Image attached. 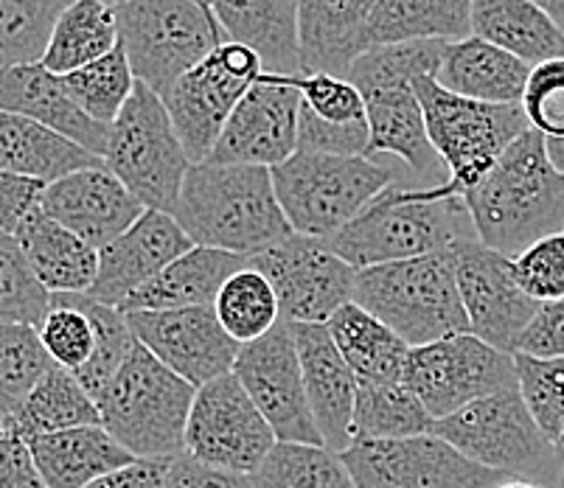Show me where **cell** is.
<instances>
[{
    "mask_svg": "<svg viewBox=\"0 0 564 488\" xmlns=\"http://www.w3.org/2000/svg\"><path fill=\"white\" fill-rule=\"evenodd\" d=\"M460 199L480 245L506 259L564 234V174L547 161L545 135L536 130L522 132Z\"/></svg>",
    "mask_w": 564,
    "mask_h": 488,
    "instance_id": "1",
    "label": "cell"
},
{
    "mask_svg": "<svg viewBox=\"0 0 564 488\" xmlns=\"http://www.w3.org/2000/svg\"><path fill=\"white\" fill-rule=\"evenodd\" d=\"M444 45L438 40L424 43L377 45L357 56L346 79L360 90L366 101V121L371 141L366 158L393 155L419 180L441 186L438 172H447L430 143L422 101L413 82L419 76H435Z\"/></svg>",
    "mask_w": 564,
    "mask_h": 488,
    "instance_id": "2",
    "label": "cell"
},
{
    "mask_svg": "<svg viewBox=\"0 0 564 488\" xmlns=\"http://www.w3.org/2000/svg\"><path fill=\"white\" fill-rule=\"evenodd\" d=\"M194 248L250 256L290 239L273 186V169L194 163L172 214Z\"/></svg>",
    "mask_w": 564,
    "mask_h": 488,
    "instance_id": "3",
    "label": "cell"
},
{
    "mask_svg": "<svg viewBox=\"0 0 564 488\" xmlns=\"http://www.w3.org/2000/svg\"><path fill=\"white\" fill-rule=\"evenodd\" d=\"M469 239L478 236L464 199L435 197L430 188L391 186L332 234L326 245L354 270H368L444 253Z\"/></svg>",
    "mask_w": 564,
    "mask_h": 488,
    "instance_id": "4",
    "label": "cell"
},
{
    "mask_svg": "<svg viewBox=\"0 0 564 488\" xmlns=\"http://www.w3.org/2000/svg\"><path fill=\"white\" fill-rule=\"evenodd\" d=\"M194 395V384L169 371L135 343L96 395V404L101 426L132 457L172 460L186 452V424Z\"/></svg>",
    "mask_w": 564,
    "mask_h": 488,
    "instance_id": "5",
    "label": "cell"
},
{
    "mask_svg": "<svg viewBox=\"0 0 564 488\" xmlns=\"http://www.w3.org/2000/svg\"><path fill=\"white\" fill-rule=\"evenodd\" d=\"M351 301L393 328L410 348L469 334L453 250L357 270Z\"/></svg>",
    "mask_w": 564,
    "mask_h": 488,
    "instance_id": "6",
    "label": "cell"
},
{
    "mask_svg": "<svg viewBox=\"0 0 564 488\" xmlns=\"http://www.w3.org/2000/svg\"><path fill=\"white\" fill-rule=\"evenodd\" d=\"M435 155L447 169V183L430 186L435 197H464L502 152L531 130L522 105H489L455 96L424 74L413 82Z\"/></svg>",
    "mask_w": 564,
    "mask_h": 488,
    "instance_id": "7",
    "label": "cell"
},
{
    "mask_svg": "<svg viewBox=\"0 0 564 488\" xmlns=\"http://www.w3.org/2000/svg\"><path fill=\"white\" fill-rule=\"evenodd\" d=\"M399 177L366 155L343 158L295 152L273 169V186L286 223L295 234L329 239Z\"/></svg>",
    "mask_w": 564,
    "mask_h": 488,
    "instance_id": "8",
    "label": "cell"
},
{
    "mask_svg": "<svg viewBox=\"0 0 564 488\" xmlns=\"http://www.w3.org/2000/svg\"><path fill=\"white\" fill-rule=\"evenodd\" d=\"M118 37L138 82L166 96L225 34L205 0H127L116 7Z\"/></svg>",
    "mask_w": 564,
    "mask_h": 488,
    "instance_id": "9",
    "label": "cell"
},
{
    "mask_svg": "<svg viewBox=\"0 0 564 488\" xmlns=\"http://www.w3.org/2000/svg\"><path fill=\"white\" fill-rule=\"evenodd\" d=\"M105 166L141 199L143 208L174 214L194 163L163 99L143 82H135L130 101L110 124Z\"/></svg>",
    "mask_w": 564,
    "mask_h": 488,
    "instance_id": "10",
    "label": "cell"
},
{
    "mask_svg": "<svg viewBox=\"0 0 564 488\" xmlns=\"http://www.w3.org/2000/svg\"><path fill=\"white\" fill-rule=\"evenodd\" d=\"M430 433L447 441L475 464L506 477L525 480L545 475L553 464H558L522 399L520 384L497 390L447 419L433 421Z\"/></svg>",
    "mask_w": 564,
    "mask_h": 488,
    "instance_id": "11",
    "label": "cell"
},
{
    "mask_svg": "<svg viewBox=\"0 0 564 488\" xmlns=\"http://www.w3.org/2000/svg\"><path fill=\"white\" fill-rule=\"evenodd\" d=\"M404 384L433 421L458 413L466 404L497 390L517 388L514 354L489 346L475 334H453L427 346L410 348Z\"/></svg>",
    "mask_w": 564,
    "mask_h": 488,
    "instance_id": "12",
    "label": "cell"
},
{
    "mask_svg": "<svg viewBox=\"0 0 564 488\" xmlns=\"http://www.w3.org/2000/svg\"><path fill=\"white\" fill-rule=\"evenodd\" d=\"M261 74L264 68L253 51L225 40L203 63L174 82L172 90L163 96V105L192 163L212 158L230 112Z\"/></svg>",
    "mask_w": 564,
    "mask_h": 488,
    "instance_id": "13",
    "label": "cell"
},
{
    "mask_svg": "<svg viewBox=\"0 0 564 488\" xmlns=\"http://www.w3.org/2000/svg\"><path fill=\"white\" fill-rule=\"evenodd\" d=\"M340 457L357 488H495L509 480L433 433L357 438Z\"/></svg>",
    "mask_w": 564,
    "mask_h": 488,
    "instance_id": "14",
    "label": "cell"
},
{
    "mask_svg": "<svg viewBox=\"0 0 564 488\" xmlns=\"http://www.w3.org/2000/svg\"><path fill=\"white\" fill-rule=\"evenodd\" d=\"M37 334L51 362L74 373L94 399L138 343L124 312L90 295L51 297Z\"/></svg>",
    "mask_w": 564,
    "mask_h": 488,
    "instance_id": "15",
    "label": "cell"
},
{
    "mask_svg": "<svg viewBox=\"0 0 564 488\" xmlns=\"http://www.w3.org/2000/svg\"><path fill=\"white\" fill-rule=\"evenodd\" d=\"M275 444L273 430L234 373L197 388L186 424V455L253 477Z\"/></svg>",
    "mask_w": 564,
    "mask_h": 488,
    "instance_id": "16",
    "label": "cell"
},
{
    "mask_svg": "<svg viewBox=\"0 0 564 488\" xmlns=\"http://www.w3.org/2000/svg\"><path fill=\"white\" fill-rule=\"evenodd\" d=\"M248 264L264 272V279L273 284L284 323L326 326L354 297L357 270L332 253L326 239L292 234L273 248L250 256Z\"/></svg>",
    "mask_w": 564,
    "mask_h": 488,
    "instance_id": "17",
    "label": "cell"
},
{
    "mask_svg": "<svg viewBox=\"0 0 564 488\" xmlns=\"http://www.w3.org/2000/svg\"><path fill=\"white\" fill-rule=\"evenodd\" d=\"M234 377L242 382L259 413L281 444L323 446L306 399L299 346L290 323H279L270 334L239 348Z\"/></svg>",
    "mask_w": 564,
    "mask_h": 488,
    "instance_id": "18",
    "label": "cell"
},
{
    "mask_svg": "<svg viewBox=\"0 0 564 488\" xmlns=\"http://www.w3.org/2000/svg\"><path fill=\"white\" fill-rule=\"evenodd\" d=\"M455 281L464 303L469 334L506 354H514L522 332L536 317L542 303L522 292L514 264L478 239L458 241L453 248Z\"/></svg>",
    "mask_w": 564,
    "mask_h": 488,
    "instance_id": "19",
    "label": "cell"
},
{
    "mask_svg": "<svg viewBox=\"0 0 564 488\" xmlns=\"http://www.w3.org/2000/svg\"><path fill=\"white\" fill-rule=\"evenodd\" d=\"M299 116L301 94L295 79L261 74L230 112L228 124L205 163L281 166L299 152Z\"/></svg>",
    "mask_w": 564,
    "mask_h": 488,
    "instance_id": "20",
    "label": "cell"
},
{
    "mask_svg": "<svg viewBox=\"0 0 564 488\" xmlns=\"http://www.w3.org/2000/svg\"><path fill=\"white\" fill-rule=\"evenodd\" d=\"M135 340L194 388L234 373L239 343L217 321L214 306L169 312H130Z\"/></svg>",
    "mask_w": 564,
    "mask_h": 488,
    "instance_id": "21",
    "label": "cell"
},
{
    "mask_svg": "<svg viewBox=\"0 0 564 488\" xmlns=\"http://www.w3.org/2000/svg\"><path fill=\"white\" fill-rule=\"evenodd\" d=\"M192 248L194 241L172 214L143 210L135 225L99 250V275L87 295L118 310L127 297L135 295Z\"/></svg>",
    "mask_w": 564,
    "mask_h": 488,
    "instance_id": "22",
    "label": "cell"
},
{
    "mask_svg": "<svg viewBox=\"0 0 564 488\" xmlns=\"http://www.w3.org/2000/svg\"><path fill=\"white\" fill-rule=\"evenodd\" d=\"M40 208L96 250L107 248L147 210L107 166L82 169L45 186Z\"/></svg>",
    "mask_w": 564,
    "mask_h": 488,
    "instance_id": "23",
    "label": "cell"
},
{
    "mask_svg": "<svg viewBox=\"0 0 564 488\" xmlns=\"http://www.w3.org/2000/svg\"><path fill=\"white\" fill-rule=\"evenodd\" d=\"M299 346L301 371H304L306 399L323 446L337 455L357 441L354 433V402H357V379L337 351L326 326L317 323H290Z\"/></svg>",
    "mask_w": 564,
    "mask_h": 488,
    "instance_id": "24",
    "label": "cell"
},
{
    "mask_svg": "<svg viewBox=\"0 0 564 488\" xmlns=\"http://www.w3.org/2000/svg\"><path fill=\"white\" fill-rule=\"evenodd\" d=\"M0 110L32 118L105 161L110 127L87 116L70 96L63 76H56L43 63L0 71Z\"/></svg>",
    "mask_w": 564,
    "mask_h": 488,
    "instance_id": "25",
    "label": "cell"
},
{
    "mask_svg": "<svg viewBox=\"0 0 564 488\" xmlns=\"http://www.w3.org/2000/svg\"><path fill=\"white\" fill-rule=\"evenodd\" d=\"M225 40L253 51L264 74L304 76L299 12L301 0H205Z\"/></svg>",
    "mask_w": 564,
    "mask_h": 488,
    "instance_id": "26",
    "label": "cell"
},
{
    "mask_svg": "<svg viewBox=\"0 0 564 488\" xmlns=\"http://www.w3.org/2000/svg\"><path fill=\"white\" fill-rule=\"evenodd\" d=\"M377 0H301L299 34L306 74L346 79L357 56L366 54L368 20Z\"/></svg>",
    "mask_w": 564,
    "mask_h": 488,
    "instance_id": "27",
    "label": "cell"
},
{
    "mask_svg": "<svg viewBox=\"0 0 564 488\" xmlns=\"http://www.w3.org/2000/svg\"><path fill=\"white\" fill-rule=\"evenodd\" d=\"M528 76L531 65L475 34L444 45L441 65L435 71V82L444 90L489 105H520Z\"/></svg>",
    "mask_w": 564,
    "mask_h": 488,
    "instance_id": "28",
    "label": "cell"
},
{
    "mask_svg": "<svg viewBox=\"0 0 564 488\" xmlns=\"http://www.w3.org/2000/svg\"><path fill=\"white\" fill-rule=\"evenodd\" d=\"M250 259L225 250L192 248L186 256L174 259L161 275L127 297L118 310L130 312H169V310H197L214 306L225 281L248 267Z\"/></svg>",
    "mask_w": 564,
    "mask_h": 488,
    "instance_id": "29",
    "label": "cell"
},
{
    "mask_svg": "<svg viewBox=\"0 0 564 488\" xmlns=\"http://www.w3.org/2000/svg\"><path fill=\"white\" fill-rule=\"evenodd\" d=\"M29 446L45 488H87L135 460L101 424L37 435Z\"/></svg>",
    "mask_w": 564,
    "mask_h": 488,
    "instance_id": "30",
    "label": "cell"
},
{
    "mask_svg": "<svg viewBox=\"0 0 564 488\" xmlns=\"http://www.w3.org/2000/svg\"><path fill=\"white\" fill-rule=\"evenodd\" d=\"M34 275L51 295H87L99 275V250L37 208L18 230Z\"/></svg>",
    "mask_w": 564,
    "mask_h": 488,
    "instance_id": "31",
    "label": "cell"
},
{
    "mask_svg": "<svg viewBox=\"0 0 564 488\" xmlns=\"http://www.w3.org/2000/svg\"><path fill=\"white\" fill-rule=\"evenodd\" d=\"M105 166L70 138L37 124L32 118L0 110V169L20 177L40 180L45 186L82 169Z\"/></svg>",
    "mask_w": 564,
    "mask_h": 488,
    "instance_id": "32",
    "label": "cell"
},
{
    "mask_svg": "<svg viewBox=\"0 0 564 488\" xmlns=\"http://www.w3.org/2000/svg\"><path fill=\"white\" fill-rule=\"evenodd\" d=\"M326 328L357 384L404 382L410 346L371 312L348 301L329 317Z\"/></svg>",
    "mask_w": 564,
    "mask_h": 488,
    "instance_id": "33",
    "label": "cell"
},
{
    "mask_svg": "<svg viewBox=\"0 0 564 488\" xmlns=\"http://www.w3.org/2000/svg\"><path fill=\"white\" fill-rule=\"evenodd\" d=\"M471 34L531 68L564 56V32L531 0H471Z\"/></svg>",
    "mask_w": 564,
    "mask_h": 488,
    "instance_id": "34",
    "label": "cell"
},
{
    "mask_svg": "<svg viewBox=\"0 0 564 488\" xmlns=\"http://www.w3.org/2000/svg\"><path fill=\"white\" fill-rule=\"evenodd\" d=\"M471 37V0H377L368 20V45L458 43Z\"/></svg>",
    "mask_w": 564,
    "mask_h": 488,
    "instance_id": "35",
    "label": "cell"
},
{
    "mask_svg": "<svg viewBox=\"0 0 564 488\" xmlns=\"http://www.w3.org/2000/svg\"><path fill=\"white\" fill-rule=\"evenodd\" d=\"M118 14L105 0H74L51 32L43 65L56 76H68L118 48Z\"/></svg>",
    "mask_w": 564,
    "mask_h": 488,
    "instance_id": "36",
    "label": "cell"
},
{
    "mask_svg": "<svg viewBox=\"0 0 564 488\" xmlns=\"http://www.w3.org/2000/svg\"><path fill=\"white\" fill-rule=\"evenodd\" d=\"M90 424H101L99 404L82 388L79 379L59 365H51L45 377L34 384L23 408L9 419V426L25 441Z\"/></svg>",
    "mask_w": 564,
    "mask_h": 488,
    "instance_id": "37",
    "label": "cell"
},
{
    "mask_svg": "<svg viewBox=\"0 0 564 488\" xmlns=\"http://www.w3.org/2000/svg\"><path fill=\"white\" fill-rule=\"evenodd\" d=\"M214 312H217V321L223 323L225 332L239 346L261 340L279 323H284L273 284L264 279V272L250 264L225 281L217 301H214Z\"/></svg>",
    "mask_w": 564,
    "mask_h": 488,
    "instance_id": "38",
    "label": "cell"
},
{
    "mask_svg": "<svg viewBox=\"0 0 564 488\" xmlns=\"http://www.w3.org/2000/svg\"><path fill=\"white\" fill-rule=\"evenodd\" d=\"M433 415L404 382L357 384L354 433L357 438H410L427 435Z\"/></svg>",
    "mask_w": 564,
    "mask_h": 488,
    "instance_id": "39",
    "label": "cell"
},
{
    "mask_svg": "<svg viewBox=\"0 0 564 488\" xmlns=\"http://www.w3.org/2000/svg\"><path fill=\"white\" fill-rule=\"evenodd\" d=\"M253 488H357L337 452L312 444H275L256 469Z\"/></svg>",
    "mask_w": 564,
    "mask_h": 488,
    "instance_id": "40",
    "label": "cell"
},
{
    "mask_svg": "<svg viewBox=\"0 0 564 488\" xmlns=\"http://www.w3.org/2000/svg\"><path fill=\"white\" fill-rule=\"evenodd\" d=\"M74 0H0V71L43 63L56 20Z\"/></svg>",
    "mask_w": 564,
    "mask_h": 488,
    "instance_id": "41",
    "label": "cell"
},
{
    "mask_svg": "<svg viewBox=\"0 0 564 488\" xmlns=\"http://www.w3.org/2000/svg\"><path fill=\"white\" fill-rule=\"evenodd\" d=\"M63 79L68 85L70 96L76 99V105L105 127H110L118 118V112L124 110L138 82L121 43L107 56L74 71V74L63 76Z\"/></svg>",
    "mask_w": 564,
    "mask_h": 488,
    "instance_id": "42",
    "label": "cell"
},
{
    "mask_svg": "<svg viewBox=\"0 0 564 488\" xmlns=\"http://www.w3.org/2000/svg\"><path fill=\"white\" fill-rule=\"evenodd\" d=\"M51 365L37 328L0 321V413L12 419Z\"/></svg>",
    "mask_w": 564,
    "mask_h": 488,
    "instance_id": "43",
    "label": "cell"
},
{
    "mask_svg": "<svg viewBox=\"0 0 564 488\" xmlns=\"http://www.w3.org/2000/svg\"><path fill=\"white\" fill-rule=\"evenodd\" d=\"M522 399L540 433L564 464V359H533L514 354Z\"/></svg>",
    "mask_w": 564,
    "mask_h": 488,
    "instance_id": "44",
    "label": "cell"
},
{
    "mask_svg": "<svg viewBox=\"0 0 564 488\" xmlns=\"http://www.w3.org/2000/svg\"><path fill=\"white\" fill-rule=\"evenodd\" d=\"M51 297L34 275L18 236L0 234V321L37 328L48 315Z\"/></svg>",
    "mask_w": 564,
    "mask_h": 488,
    "instance_id": "45",
    "label": "cell"
},
{
    "mask_svg": "<svg viewBox=\"0 0 564 488\" xmlns=\"http://www.w3.org/2000/svg\"><path fill=\"white\" fill-rule=\"evenodd\" d=\"M514 279L533 301H564V234L536 241L525 253L511 259Z\"/></svg>",
    "mask_w": 564,
    "mask_h": 488,
    "instance_id": "46",
    "label": "cell"
},
{
    "mask_svg": "<svg viewBox=\"0 0 564 488\" xmlns=\"http://www.w3.org/2000/svg\"><path fill=\"white\" fill-rule=\"evenodd\" d=\"M520 105L531 130L564 138V56L531 68Z\"/></svg>",
    "mask_w": 564,
    "mask_h": 488,
    "instance_id": "47",
    "label": "cell"
},
{
    "mask_svg": "<svg viewBox=\"0 0 564 488\" xmlns=\"http://www.w3.org/2000/svg\"><path fill=\"white\" fill-rule=\"evenodd\" d=\"M299 87L301 101L310 107L315 116L337 124H354V121H366V101L360 90L343 76L332 74H306L292 76Z\"/></svg>",
    "mask_w": 564,
    "mask_h": 488,
    "instance_id": "48",
    "label": "cell"
},
{
    "mask_svg": "<svg viewBox=\"0 0 564 488\" xmlns=\"http://www.w3.org/2000/svg\"><path fill=\"white\" fill-rule=\"evenodd\" d=\"M368 141H371L368 121L337 124V121H326V118L315 116V112L301 101L299 152H321V155L357 158V155H366Z\"/></svg>",
    "mask_w": 564,
    "mask_h": 488,
    "instance_id": "49",
    "label": "cell"
},
{
    "mask_svg": "<svg viewBox=\"0 0 564 488\" xmlns=\"http://www.w3.org/2000/svg\"><path fill=\"white\" fill-rule=\"evenodd\" d=\"M514 354L533 359H564V301L542 303L528 323Z\"/></svg>",
    "mask_w": 564,
    "mask_h": 488,
    "instance_id": "50",
    "label": "cell"
},
{
    "mask_svg": "<svg viewBox=\"0 0 564 488\" xmlns=\"http://www.w3.org/2000/svg\"><path fill=\"white\" fill-rule=\"evenodd\" d=\"M45 183L0 169V234H18L43 203Z\"/></svg>",
    "mask_w": 564,
    "mask_h": 488,
    "instance_id": "51",
    "label": "cell"
},
{
    "mask_svg": "<svg viewBox=\"0 0 564 488\" xmlns=\"http://www.w3.org/2000/svg\"><path fill=\"white\" fill-rule=\"evenodd\" d=\"M163 488H253V477L199 464L197 457L183 452L169 460Z\"/></svg>",
    "mask_w": 564,
    "mask_h": 488,
    "instance_id": "52",
    "label": "cell"
},
{
    "mask_svg": "<svg viewBox=\"0 0 564 488\" xmlns=\"http://www.w3.org/2000/svg\"><path fill=\"white\" fill-rule=\"evenodd\" d=\"M0 488H45L32 446L9 424L0 433Z\"/></svg>",
    "mask_w": 564,
    "mask_h": 488,
    "instance_id": "53",
    "label": "cell"
},
{
    "mask_svg": "<svg viewBox=\"0 0 564 488\" xmlns=\"http://www.w3.org/2000/svg\"><path fill=\"white\" fill-rule=\"evenodd\" d=\"M166 469H169V460H147V457H135L132 464L99 477V480L90 482L87 488H163V482H166Z\"/></svg>",
    "mask_w": 564,
    "mask_h": 488,
    "instance_id": "54",
    "label": "cell"
},
{
    "mask_svg": "<svg viewBox=\"0 0 564 488\" xmlns=\"http://www.w3.org/2000/svg\"><path fill=\"white\" fill-rule=\"evenodd\" d=\"M547 161L553 163L558 174H564V138H545Z\"/></svg>",
    "mask_w": 564,
    "mask_h": 488,
    "instance_id": "55",
    "label": "cell"
},
{
    "mask_svg": "<svg viewBox=\"0 0 564 488\" xmlns=\"http://www.w3.org/2000/svg\"><path fill=\"white\" fill-rule=\"evenodd\" d=\"M531 3L533 7H540L542 12H545L564 32V0H531Z\"/></svg>",
    "mask_w": 564,
    "mask_h": 488,
    "instance_id": "56",
    "label": "cell"
},
{
    "mask_svg": "<svg viewBox=\"0 0 564 488\" xmlns=\"http://www.w3.org/2000/svg\"><path fill=\"white\" fill-rule=\"evenodd\" d=\"M495 488H540V486L531 480H520V477H509V480H502L500 486H495Z\"/></svg>",
    "mask_w": 564,
    "mask_h": 488,
    "instance_id": "57",
    "label": "cell"
},
{
    "mask_svg": "<svg viewBox=\"0 0 564 488\" xmlns=\"http://www.w3.org/2000/svg\"><path fill=\"white\" fill-rule=\"evenodd\" d=\"M7 424H9V419L3 413H0V433H3V430H7Z\"/></svg>",
    "mask_w": 564,
    "mask_h": 488,
    "instance_id": "58",
    "label": "cell"
},
{
    "mask_svg": "<svg viewBox=\"0 0 564 488\" xmlns=\"http://www.w3.org/2000/svg\"><path fill=\"white\" fill-rule=\"evenodd\" d=\"M107 7H121V3H127V0H105Z\"/></svg>",
    "mask_w": 564,
    "mask_h": 488,
    "instance_id": "59",
    "label": "cell"
},
{
    "mask_svg": "<svg viewBox=\"0 0 564 488\" xmlns=\"http://www.w3.org/2000/svg\"><path fill=\"white\" fill-rule=\"evenodd\" d=\"M562 488H564V471H562Z\"/></svg>",
    "mask_w": 564,
    "mask_h": 488,
    "instance_id": "60",
    "label": "cell"
}]
</instances>
